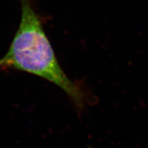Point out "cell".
Wrapping results in <instances>:
<instances>
[{
  "label": "cell",
  "instance_id": "1",
  "mask_svg": "<svg viewBox=\"0 0 148 148\" xmlns=\"http://www.w3.org/2000/svg\"><path fill=\"white\" fill-rule=\"evenodd\" d=\"M19 2L21 21L8 51L0 59V69L25 71L52 82L67 94L79 113L82 112L89 99L87 93L61 68L32 0Z\"/></svg>",
  "mask_w": 148,
  "mask_h": 148
}]
</instances>
